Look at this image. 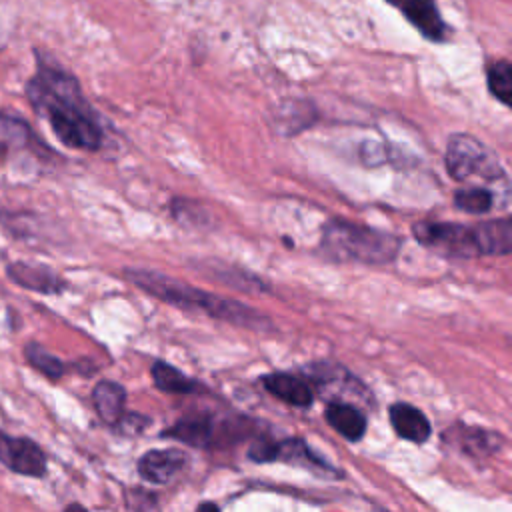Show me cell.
<instances>
[{
	"label": "cell",
	"mask_w": 512,
	"mask_h": 512,
	"mask_svg": "<svg viewBox=\"0 0 512 512\" xmlns=\"http://www.w3.org/2000/svg\"><path fill=\"white\" fill-rule=\"evenodd\" d=\"M92 404L96 408V414L100 420L108 426H114L122 414L126 404V390L122 384L112 380H100L92 388Z\"/></svg>",
	"instance_id": "2e32d148"
},
{
	"label": "cell",
	"mask_w": 512,
	"mask_h": 512,
	"mask_svg": "<svg viewBox=\"0 0 512 512\" xmlns=\"http://www.w3.org/2000/svg\"><path fill=\"white\" fill-rule=\"evenodd\" d=\"M150 374H152L154 384L160 390L170 392V394H188L196 388V382L192 378H188L182 370H178L172 364L162 362V360L154 362Z\"/></svg>",
	"instance_id": "d6986e66"
},
{
	"label": "cell",
	"mask_w": 512,
	"mask_h": 512,
	"mask_svg": "<svg viewBox=\"0 0 512 512\" xmlns=\"http://www.w3.org/2000/svg\"><path fill=\"white\" fill-rule=\"evenodd\" d=\"M26 362L30 364V368H34L36 372H40L44 378H48L50 382H58L62 380V376L66 374L68 366L58 358L54 356L52 352H48L42 344L30 340L24 344V350H22Z\"/></svg>",
	"instance_id": "ac0fdd59"
},
{
	"label": "cell",
	"mask_w": 512,
	"mask_h": 512,
	"mask_svg": "<svg viewBox=\"0 0 512 512\" xmlns=\"http://www.w3.org/2000/svg\"><path fill=\"white\" fill-rule=\"evenodd\" d=\"M262 382H264V388L272 396H276L282 402H288L292 406L304 408L314 402V390L306 378L286 374V372H274V374H266L262 378Z\"/></svg>",
	"instance_id": "5bb4252c"
},
{
	"label": "cell",
	"mask_w": 512,
	"mask_h": 512,
	"mask_svg": "<svg viewBox=\"0 0 512 512\" xmlns=\"http://www.w3.org/2000/svg\"><path fill=\"white\" fill-rule=\"evenodd\" d=\"M126 278L132 284H136L140 290H144V292L152 294L154 298L168 302L172 306L204 312L212 318L226 320V322H232V324H238L244 328H252V330H270L272 328L270 320L266 316H262L258 310H254L242 302L198 290V288L188 286L180 280H174L162 272L128 268Z\"/></svg>",
	"instance_id": "7a4b0ae2"
},
{
	"label": "cell",
	"mask_w": 512,
	"mask_h": 512,
	"mask_svg": "<svg viewBox=\"0 0 512 512\" xmlns=\"http://www.w3.org/2000/svg\"><path fill=\"white\" fill-rule=\"evenodd\" d=\"M6 276L16 286L38 294H60L68 290V282L46 264L14 260L6 264Z\"/></svg>",
	"instance_id": "9c48e42d"
},
{
	"label": "cell",
	"mask_w": 512,
	"mask_h": 512,
	"mask_svg": "<svg viewBox=\"0 0 512 512\" xmlns=\"http://www.w3.org/2000/svg\"><path fill=\"white\" fill-rule=\"evenodd\" d=\"M188 454L180 448H164V450H148L138 460V474L152 484H168L174 476H178L186 464Z\"/></svg>",
	"instance_id": "7c38bea8"
},
{
	"label": "cell",
	"mask_w": 512,
	"mask_h": 512,
	"mask_svg": "<svg viewBox=\"0 0 512 512\" xmlns=\"http://www.w3.org/2000/svg\"><path fill=\"white\" fill-rule=\"evenodd\" d=\"M402 238L348 220H330L322 230V252L338 262L386 264L396 258Z\"/></svg>",
	"instance_id": "277c9868"
},
{
	"label": "cell",
	"mask_w": 512,
	"mask_h": 512,
	"mask_svg": "<svg viewBox=\"0 0 512 512\" xmlns=\"http://www.w3.org/2000/svg\"><path fill=\"white\" fill-rule=\"evenodd\" d=\"M402 12V16L430 42H446L452 34L442 18L436 0H386Z\"/></svg>",
	"instance_id": "ba28073f"
},
{
	"label": "cell",
	"mask_w": 512,
	"mask_h": 512,
	"mask_svg": "<svg viewBox=\"0 0 512 512\" xmlns=\"http://www.w3.org/2000/svg\"><path fill=\"white\" fill-rule=\"evenodd\" d=\"M166 438H176L194 448H206L212 442L214 426L208 416H186L164 432Z\"/></svg>",
	"instance_id": "e0dca14e"
},
{
	"label": "cell",
	"mask_w": 512,
	"mask_h": 512,
	"mask_svg": "<svg viewBox=\"0 0 512 512\" xmlns=\"http://www.w3.org/2000/svg\"><path fill=\"white\" fill-rule=\"evenodd\" d=\"M486 82L490 94L504 106H510L512 98V66L508 60H496L486 70Z\"/></svg>",
	"instance_id": "ffe728a7"
},
{
	"label": "cell",
	"mask_w": 512,
	"mask_h": 512,
	"mask_svg": "<svg viewBox=\"0 0 512 512\" xmlns=\"http://www.w3.org/2000/svg\"><path fill=\"white\" fill-rule=\"evenodd\" d=\"M390 424L402 440L416 444L426 442L432 432V426L424 412L406 402H396L390 406Z\"/></svg>",
	"instance_id": "4fadbf2b"
},
{
	"label": "cell",
	"mask_w": 512,
	"mask_h": 512,
	"mask_svg": "<svg viewBox=\"0 0 512 512\" xmlns=\"http://www.w3.org/2000/svg\"><path fill=\"white\" fill-rule=\"evenodd\" d=\"M24 92L34 112L50 124L60 144L88 152L102 146L104 128L74 74L38 56L36 72L26 82Z\"/></svg>",
	"instance_id": "6da1fadb"
},
{
	"label": "cell",
	"mask_w": 512,
	"mask_h": 512,
	"mask_svg": "<svg viewBox=\"0 0 512 512\" xmlns=\"http://www.w3.org/2000/svg\"><path fill=\"white\" fill-rule=\"evenodd\" d=\"M444 160L448 174L458 182H466L470 178L496 182L506 176L492 150L470 134H452L446 142Z\"/></svg>",
	"instance_id": "5b68a950"
},
{
	"label": "cell",
	"mask_w": 512,
	"mask_h": 512,
	"mask_svg": "<svg viewBox=\"0 0 512 512\" xmlns=\"http://www.w3.org/2000/svg\"><path fill=\"white\" fill-rule=\"evenodd\" d=\"M248 458L258 464L286 462V464L308 468L316 474L340 476V470H336L330 462H326L322 456H318L302 438H286V440H278V442L276 440H260L248 450Z\"/></svg>",
	"instance_id": "8992f818"
},
{
	"label": "cell",
	"mask_w": 512,
	"mask_h": 512,
	"mask_svg": "<svg viewBox=\"0 0 512 512\" xmlns=\"http://www.w3.org/2000/svg\"><path fill=\"white\" fill-rule=\"evenodd\" d=\"M414 238L446 258L506 256L512 250V224L508 218L488 220L474 226L458 222H418Z\"/></svg>",
	"instance_id": "3957f363"
},
{
	"label": "cell",
	"mask_w": 512,
	"mask_h": 512,
	"mask_svg": "<svg viewBox=\"0 0 512 512\" xmlns=\"http://www.w3.org/2000/svg\"><path fill=\"white\" fill-rule=\"evenodd\" d=\"M40 150L48 148L24 118L10 112H0V158H10L22 152H32L38 156Z\"/></svg>",
	"instance_id": "30bf717a"
},
{
	"label": "cell",
	"mask_w": 512,
	"mask_h": 512,
	"mask_svg": "<svg viewBox=\"0 0 512 512\" xmlns=\"http://www.w3.org/2000/svg\"><path fill=\"white\" fill-rule=\"evenodd\" d=\"M454 204L458 210H464L468 214H486L494 208L496 196L488 188L468 186V188H460L454 194Z\"/></svg>",
	"instance_id": "44dd1931"
},
{
	"label": "cell",
	"mask_w": 512,
	"mask_h": 512,
	"mask_svg": "<svg viewBox=\"0 0 512 512\" xmlns=\"http://www.w3.org/2000/svg\"><path fill=\"white\" fill-rule=\"evenodd\" d=\"M0 464L18 476L44 478L48 456L44 448L28 436H12L0 428Z\"/></svg>",
	"instance_id": "52a82bcc"
},
{
	"label": "cell",
	"mask_w": 512,
	"mask_h": 512,
	"mask_svg": "<svg viewBox=\"0 0 512 512\" xmlns=\"http://www.w3.org/2000/svg\"><path fill=\"white\" fill-rule=\"evenodd\" d=\"M442 438L448 440L450 446L458 448L460 452L472 458H486L498 452L504 444V438L498 432L478 428V426H466V424H456L452 428H446Z\"/></svg>",
	"instance_id": "8fae6325"
},
{
	"label": "cell",
	"mask_w": 512,
	"mask_h": 512,
	"mask_svg": "<svg viewBox=\"0 0 512 512\" xmlns=\"http://www.w3.org/2000/svg\"><path fill=\"white\" fill-rule=\"evenodd\" d=\"M326 422L346 440L356 442L364 436L368 420L362 414V410L350 402L344 400H330L324 410Z\"/></svg>",
	"instance_id": "9a60e30c"
}]
</instances>
